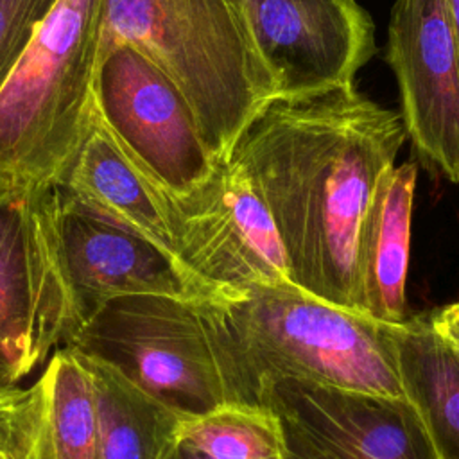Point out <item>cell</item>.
<instances>
[{"mask_svg": "<svg viewBox=\"0 0 459 459\" xmlns=\"http://www.w3.org/2000/svg\"><path fill=\"white\" fill-rule=\"evenodd\" d=\"M178 260L219 298L251 285L290 283L269 210L235 160L183 197H165Z\"/></svg>", "mask_w": 459, "mask_h": 459, "instance_id": "cell-8", "label": "cell"}, {"mask_svg": "<svg viewBox=\"0 0 459 459\" xmlns=\"http://www.w3.org/2000/svg\"><path fill=\"white\" fill-rule=\"evenodd\" d=\"M199 299L129 294L102 303L63 346L115 368L183 420L226 405Z\"/></svg>", "mask_w": 459, "mask_h": 459, "instance_id": "cell-5", "label": "cell"}, {"mask_svg": "<svg viewBox=\"0 0 459 459\" xmlns=\"http://www.w3.org/2000/svg\"><path fill=\"white\" fill-rule=\"evenodd\" d=\"M197 307L228 403L255 407L262 387L283 378L407 396L394 326L292 283L251 285Z\"/></svg>", "mask_w": 459, "mask_h": 459, "instance_id": "cell-2", "label": "cell"}, {"mask_svg": "<svg viewBox=\"0 0 459 459\" xmlns=\"http://www.w3.org/2000/svg\"><path fill=\"white\" fill-rule=\"evenodd\" d=\"M127 43L185 95L215 161L276 84L228 0H102L100 47Z\"/></svg>", "mask_w": 459, "mask_h": 459, "instance_id": "cell-3", "label": "cell"}, {"mask_svg": "<svg viewBox=\"0 0 459 459\" xmlns=\"http://www.w3.org/2000/svg\"><path fill=\"white\" fill-rule=\"evenodd\" d=\"M429 317L434 332L459 359V301L429 312Z\"/></svg>", "mask_w": 459, "mask_h": 459, "instance_id": "cell-21", "label": "cell"}, {"mask_svg": "<svg viewBox=\"0 0 459 459\" xmlns=\"http://www.w3.org/2000/svg\"><path fill=\"white\" fill-rule=\"evenodd\" d=\"M13 459H97L93 377L77 351L59 346L16 405Z\"/></svg>", "mask_w": 459, "mask_h": 459, "instance_id": "cell-13", "label": "cell"}, {"mask_svg": "<svg viewBox=\"0 0 459 459\" xmlns=\"http://www.w3.org/2000/svg\"><path fill=\"white\" fill-rule=\"evenodd\" d=\"M63 186L140 230L174 255L163 194L120 151L102 126L95 104L90 129Z\"/></svg>", "mask_w": 459, "mask_h": 459, "instance_id": "cell-15", "label": "cell"}, {"mask_svg": "<svg viewBox=\"0 0 459 459\" xmlns=\"http://www.w3.org/2000/svg\"><path fill=\"white\" fill-rule=\"evenodd\" d=\"M59 0H0V86Z\"/></svg>", "mask_w": 459, "mask_h": 459, "instance_id": "cell-19", "label": "cell"}, {"mask_svg": "<svg viewBox=\"0 0 459 459\" xmlns=\"http://www.w3.org/2000/svg\"><path fill=\"white\" fill-rule=\"evenodd\" d=\"M0 459H13V457H11V454H9V452L0 450Z\"/></svg>", "mask_w": 459, "mask_h": 459, "instance_id": "cell-24", "label": "cell"}, {"mask_svg": "<svg viewBox=\"0 0 459 459\" xmlns=\"http://www.w3.org/2000/svg\"><path fill=\"white\" fill-rule=\"evenodd\" d=\"M54 222L70 289L74 328L102 303L120 296L219 298L167 247L63 185L54 192Z\"/></svg>", "mask_w": 459, "mask_h": 459, "instance_id": "cell-9", "label": "cell"}, {"mask_svg": "<svg viewBox=\"0 0 459 459\" xmlns=\"http://www.w3.org/2000/svg\"><path fill=\"white\" fill-rule=\"evenodd\" d=\"M255 407L290 421L335 459H441L409 396L283 378L264 385Z\"/></svg>", "mask_w": 459, "mask_h": 459, "instance_id": "cell-12", "label": "cell"}, {"mask_svg": "<svg viewBox=\"0 0 459 459\" xmlns=\"http://www.w3.org/2000/svg\"><path fill=\"white\" fill-rule=\"evenodd\" d=\"M93 104L120 151L165 197H183L212 176L217 161L185 95L131 45L100 47Z\"/></svg>", "mask_w": 459, "mask_h": 459, "instance_id": "cell-7", "label": "cell"}, {"mask_svg": "<svg viewBox=\"0 0 459 459\" xmlns=\"http://www.w3.org/2000/svg\"><path fill=\"white\" fill-rule=\"evenodd\" d=\"M405 138L402 115L353 84L274 97L249 120L230 158L269 210L292 285L362 314L359 230Z\"/></svg>", "mask_w": 459, "mask_h": 459, "instance_id": "cell-1", "label": "cell"}, {"mask_svg": "<svg viewBox=\"0 0 459 459\" xmlns=\"http://www.w3.org/2000/svg\"><path fill=\"white\" fill-rule=\"evenodd\" d=\"M283 437H285V459H335L326 450L310 441L298 427L290 421L281 420Z\"/></svg>", "mask_w": 459, "mask_h": 459, "instance_id": "cell-20", "label": "cell"}, {"mask_svg": "<svg viewBox=\"0 0 459 459\" xmlns=\"http://www.w3.org/2000/svg\"><path fill=\"white\" fill-rule=\"evenodd\" d=\"M446 7L450 11V18L457 34V41H459V0H446Z\"/></svg>", "mask_w": 459, "mask_h": 459, "instance_id": "cell-23", "label": "cell"}, {"mask_svg": "<svg viewBox=\"0 0 459 459\" xmlns=\"http://www.w3.org/2000/svg\"><path fill=\"white\" fill-rule=\"evenodd\" d=\"M82 359L95 384L97 459H161L183 418L115 368Z\"/></svg>", "mask_w": 459, "mask_h": 459, "instance_id": "cell-17", "label": "cell"}, {"mask_svg": "<svg viewBox=\"0 0 459 459\" xmlns=\"http://www.w3.org/2000/svg\"><path fill=\"white\" fill-rule=\"evenodd\" d=\"M102 0H59L0 86V179L59 186L93 115Z\"/></svg>", "mask_w": 459, "mask_h": 459, "instance_id": "cell-4", "label": "cell"}, {"mask_svg": "<svg viewBox=\"0 0 459 459\" xmlns=\"http://www.w3.org/2000/svg\"><path fill=\"white\" fill-rule=\"evenodd\" d=\"M274 79L276 97L353 84L375 52L355 0H228Z\"/></svg>", "mask_w": 459, "mask_h": 459, "instance_id": "cell-10", "label": "cell"}, {"mask_svg": "<svg viewBox=\"0 0 459 459\" xmlns=\"http://www.w3.org/2000/svg\"><path fill=\"white\" fill-rule=\"evenodd\" d=\"M161 459H285L281 421L265 407L226 403L181 420Z\"/></svg>", "mask_w": 459, "mask_h": 459, "instance_id": "cell-18", "label": "cell"}, {"mask_svg": "<svg viewBox=\"0 0 459 459\" xmlns=\"http://www.w3.org/2000/svg\"><path fill=\"white\" fill-rule=\"evenodd\" d=\"M418 167H389L377 183L357 238L360 312L382 325H402L411 247V217Z\"/></svg>", "mask_w": 459, "mask_h": 459, "instance_id": "cell-14", "label": "cell"}, {"mask_svg": "<svg viewBox=\"0 0 459 459\" xmlns=\"http://www.w3.org/2000/svg\"><path fill=\"white\" fill-rule=\"evenodd\" d=\"M23 394V389H13L0 393V450L9 452L11 443V423L16 405Z\"/></svg>", "mask_w": 459, "mask_h": 459, "instance_id": "cell-22", "label": "cell"}, {"mask_svg": "<svg viewBox=\"0 0 459 459\" xmlns=\"http://www.w3.org/2000/svg\"><path fill=\"white\" fill-rule=\"evenodd\" d=\"M54 192L0 179V393L18 389L74 330Z\"/></svg>", "mask_w": 459, "mask_h": 459, "instance_id": "cell-6", "label": "cell"}, {"mask_svg": "<svg viewBox=\"0 0 459 459\" xmlns=\"http://www.w3.org/2000/svg\"><path fill=\"white\" fill-rule=\"evenodd\" d=\"M407 396L425 418L441 459H459V359L439 339L429 312L394 325Z\"/></svg>", "mask_w": 459, "mask_h": 459, "instance_id": "cell-16", "label": "cell"}, {"mask_svg": "<svg viewBox=\"0 0 459 459\" xmlns=\"http://www.w3.org/2000/svg\"><path fill=\"white\" fill-rule=\"evenodd\" d=\"M405 134L445 178L459 181V41L446 0H396L387 41Z\"/></svg>", "mask_w": 459, "mask_h": 459, "instance_id": "cell-11", "label": "cell"}]
</instances>
